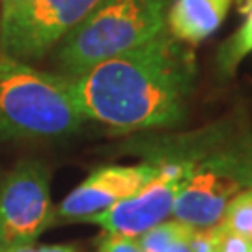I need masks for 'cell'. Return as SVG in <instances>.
<instances>
[{
  "instance_id": "cell-1",
  "label": "cell",
  "mask_w": 252,
  "mask_h": 252,
  "mask_svg": "<svg viewBox=\"0 0 252 252\" xmlns=\"http://www.w3.org/2000/svg\"><path fill=\"white\" fill-rule=\"evenodd\" d=\"M196 79L192 47L162 30L144 45L67 77L81 114L116 133L178 126Z\"/></svg>"
},
{
  "instance_id": "cell-2",
  "label": "cell",
  "mask_w": 252,
  "mask_h": 252,
  "mask_svg": "<svg viewBox=\"0 0 252 252\" xmlns=\"http://www.w3.org/2000/svg\"><path fill=\"white\" fill-rule=\"evenodd\" d=\"M82 120L67 77L0 54V138H60Z\"/></svg>"
},
{
  "instance_id": "cell-3",
  "label": "cell",
  "mask_w": 252,
  "mask_h": 252,
  "mask_svg": "<svg viewBox=\"0 0 252 252\" xmlns=\"http://www.w3.org/2000/svg\"><path fill=\"white\" fill-rule=\"evenodd\" d=\"M168 0H101L60 41L56 62L77 77L118 54L144 45L166 30Z\"/></svg>"
},
{
  "instance_id": "cell-4",
  "label": "cell",
  "mask_w": 252,
  "mask_h": 252,
  "mask_svg": "<svg viewBox=\"0 0 252 252\" xmlns=\"http://www.w3.org/2000/svg\"><path fill=\"white\" fill-rule=\"evenodd\" d=\"M189 146L196 164L178 192L172 217L192 228H211L220 222L226 206L252 187V148L211 150L200 140Z\"/></svg>"
},
{
  "instance_id": "cell-5",
  "label": "cell",
  "mask_w": 252,
  "mask_h": 252,
  "mask_svg": "<svg viewBox=\"0 0 252 252\" xmlns=\"http://www.w3.org/2000/svg\"><path fill=\"white\" fill-rule=\"evenodd\" d=\"M150 161L157 164V172L140 189L86 222L101 226L108 234L138 237L168 220L178 192L194 168L196 159L170 144V152L155 153Z\"/></svg>"
},
{
  "instance_id": "cell-6",
  "label": "cell",
  "mask_w": 252,
  "mask_h": 252,
  "mask_svg": "<svg viewBox=\"0 0 252 252\" xmlns=\"http://www.w3.org/2000/svg\"><path fill=\"white\" fill-rule=\"evenodd\" d=\"M101 0H25L0 15V53L37 60L60 43Z\"/></svg>"
},
{
  "instance_id": "cell-7",
  "label": "cell",
  "mask_w": 252,
  "mask_h": 252,
  "mask_svg": "<svg viewBox=\"0 0 252 252\" xmlns=\"http://www.w3.org/2000/svg\"><path fill=\"white\" fill-rule=\"evenodd\" d=\"M54 220L47 166L37 161L17 164L0 185V251L34 245Z\"/></svg>"
},
{
  "instance_id": "cell-8",
  "label": "cell",
  "mask_w": 252,
  "mask_h": 252,
  "mask_svg": "<svg viewBox=\"0 0 252 252\" xmlns=\"http://www.w3.org/2000/svg\"><path fill=\"white\" fill-rule=\"evenodd\" d=\"M157 172L153 161L138 164H108L94 170L62 200L56 217L62 220H88L131 196Z\"/></svg>"
},
{
  "instance_id": "cell-9",
  "label": "cell",
  "mask_w": 252,
  "mask_h": 252,
  "mask_svg": "<svg viewBox=\"0 0 252 252\" xmlns=\"http://www.w3.org/2000/svg\"><path fill=\"white\" fill-rule=\"evenodd\" d=\"M234 0H176L166 13V27L187 45H198L222 25Z\"/></svg>"
},
{
  "instance_id": "cell-10",
  "label": "cell",
  "mask_w": 252,
  "mask_h": 252,
  "mask_svg": "<svg viewBox=\"0 0 252 252\" xmlns=\"http://www.w3.org/2000/svg\"><path fill=\"white\" fill-rule=\"evenodd\" d=\"M249 53H252V13L247 15V21L234 36L220 45V51L217 56L219 71L224 75H232Z\"/></svg>"
},
{
  "instance_id": "cell-11",
  "label": "cell",
  "mask_w": 252,
  "mask_h": 252,
  "mask_svg": "<svg viewBox=\"0 0 252 252\" xmlns=\"http://www.w3.org/2000/svg\"><path fill=\"white\" fill-rule=\"evenodd\" d=\"M190 230L192 226L185 224L178 219H172V220H164L161 224H157L135 239L142 252H170L172 247L180 239L187 237Z\"/></svg>"
},
{
  "instance_id": "cell-12",
  "label": "cell",
  "mask_w": 252,
  "mask_h": 252,
  "mask_svg": "<svg viewBox=\"0 0 252 252\" xmlns=\"http://www.w3.org/2000/svg\"><path fill=\"white\" fill-rule=\"evenodd\" d=\"M232 234L243 235L252 241V187L241 190L224 209L220 222Z\"/></svg>"
},
{
  "instance_id": "cell-13",
  "label": "cell",
  "mask_w": 252,
  "mask_h": 252,
  "mask_svg": "<svg viewBox=\"0 0 252 252\" xmlns=\"http://www.w3.org/2000/svg\"><path fill=\"white\" fill-rule=\"evenodd\" d=\"M215 232V251L217 252H249L252 241L243 235H237L228 232L222 224L213 226Z\"/></svg>"
},
{
  "instance_id": "cell-14",
  "label": "cell",
  "mask_w": 252,
  "mask_h": 252,
  "mask_svg": "<svg viewBox=\"0 0 252 252\" xmlns=\"http://www.w3.org/2000/svg\"><path fill=\"white\" fill-rule=\"evenodd\" d=\"M95 251L97 252H142L138 247L135 237H127L120 234H105L97 237L95 241Z\"/></svg>"
},
{
  "instance_id": "cell-15",
  "label": "cell",
  "mask_w": 252,
  "mask_h": 252,
  "mask_svg": "<svg viewBox=\"0 0 252 252\" xmlns=\"http://www.w3.org/2000/svg\"><path fill=\"white\" fill-rule=\"evenodd\" d=\"M0 252H79L75 247L69 245H27V247H19V249H9V251Z\"/></svg>"
},
{
  "instance_id": "cell-16",
  "label": "cell",
  "mask_w": 252,
  "mask_h": 252,
  "mask_svg": "<svg viewBox=\"0 0 252 252\" xmlns=\"http://www.w3.org/2000/svg\"><path fill=\"white\" fill-rule=\"evenodd\" d=\"M25 0H0V15L9 13L11 9H15L19 4H23Z\"/></svg>"
},
{
  "instance_id": "cell-17",
  "label": "cell",
  "mask_w": 252,
  "mask_h": 252,
  "mask_svg": "<svg viewBox=\"0 0 252 252\" xmlns=\"http://www.w3.org/2000/svg\"><path fill=\"white\" fill-rule=\"evenodd\" d=\"M189 234H190V232H189ZM187 237H189V235H187ZM187 237L180 239V241H178V243L170 249V252H190L189 245H187Z\"/></svg>"
},
{
  "instance_id": "cell-18",
  "label": "cell",
  "mask_w": 252,
  "mask_h": 252,
  "mask_svg": "<svg viewBox=\"0 0 252 252\" xmlns=\"http://www.w3.org/2000/svg\"><path fill=\"white\" fill-rule=\"evenodd\" d=\"M241 11H243L245 15L252 13V0H243V4H241Z\"/></svg>"
},
{
  "instance_id": "cell-19",
  "label": "cell",
  "mask_w": 252,
  "mask_h": 252,
  "mask_svg": "<svg viewBox=\"0 0 252 252\" xmlns=\"http://www.w3.org/2000/svg\"><path fill=\"white\" fill-rule=\"evenodd\" d=\"M249 252H252V247H251V251H249Z\"/></svg>"
}]
</instances>
